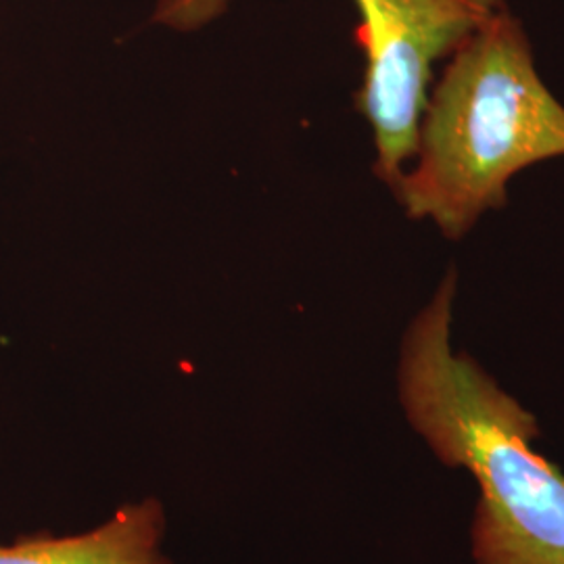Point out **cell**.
Returning <instances> with one entry per match:
<instances>
[{"label": "cell", "mask_w": 564, "mask_h": 564, "mask_svg": "<svg viewBox=\"0 0 564 564\" xmlns=\"http://www.w3.org/2000/svg\"><path fill=\"white\" fill-rule=\"evenodd\" d=\"M458 276L449 268L403 335L398 393L410 426L449 468L479 485L477 564H564V475L533 442L535 416L454 349Z\"/></svg>", "instance_id": "6da1fadb"}, {"label": "cell", "mask_w": 564, "mask_h": 564, "mask_svg": "<svg viewBox=\"0 0 564 564\" xmlns=\"http://www.w3.org/2000/svg\"><path fill=\"white\" fill-rule=\"evenodd\" d=\"M366 67L358 107L372 128L375 172L391 188L412 160L437 61L506 9V0H354Z\"/></svg>", "instance_id": "3957f363"}, {"label": "cell", "mask_w": 564, "mask_h": 564, "mask_svg": "<svg viewBox=\"0 0 564 564\" xmlns=\"http://www.w3.org/2000/svg\"><path fill=\"white\" fill-rule=\"evenodd\" d=\"M165 531L162 502L144 498L86 531H36L0 542V564H174L163 550Z\"/></svg>", "instance_id": "277c9868"}, {"label": "cell", "mask_w": 564, "mask_h": 564, "mask_svg": "<svg viewBox=\"0 0 564 564\" xmlns=\"http://www.w3.org/2000/svg\"><path fill=\"white\" fill-rule=\"evenodd\" d=\"M564 158V105L545 86L523 23L508 9L449 57L426 101L414 167L393 193L405 214L458 241L506 205L508 182Z\"/></svg>", "instance_id": "7a4b0ae2"}, {"label": "cell", "mask_w": 564, "mask_h": 564, "mask_svg": "<svg viewBox=\"0 0 564 564\" xmlns=\"http://www.w3.org/2000/svg\"><path fill=\"white\" fill-rule=\"evenodd\" d=\"M230 0H158L153 20L160 25L193 32L218 20Z\"/></svg>", "instance_id": "5b68a950"}]
</instances>
